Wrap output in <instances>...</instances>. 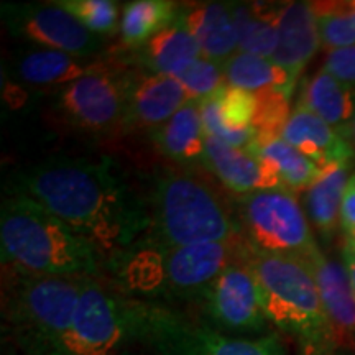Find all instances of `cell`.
I'll use <instances>...</instances> for the list:
<instances>
[{
    "instance_id": "6da1fadb",
    "label": "cell",
    "mask_w": 355,
    "mask_h": 355,
    "mask_svg": "<svg viewBox=\"0 0 355 355\" xmlns=\"http://www.w3.org/2000/svg\"><path fill=\"white\" fill-rule=\"evenodd\" d=\"M7 191L25 194L99 248L105 261L141 241L148 204L109 157H53L15 173Z\"/></svg>"
},
{
    "instance_id": "7a4b0ae2",
    "label": "cell",
    "mask_w": 355,
    "mask_h": 355,
    "mask_svg": "<svg viewBox=\"0 0 355 355\" xmlns=\"http://www.w3.org/2000/svg\"><path fill=\"white\" fill-rule=\"evenodd\" d=\"M2 266L26 275L102 278L105 257L87 239L25 194L6 191L0 209Z\"/></svg>"
},
{
    "instance_id": "3957f363",
    "label": "cell",
    "mask_w": 355,
    "mask_h": 355,
    "mask_svg": "<svg viewBox=\"0 0 355 355\" xmlns=\"http://www.w3.org/2000/svg\"><path fill=\"white\" fill-rule=\"evenodd\" d=\"M247 248L243 237L230 242L157 247L137 243L110 260L112 283L123 293L152 303H198L211 283Z\"/></svg>"
},
{
    "instance_id": "277c9868",
    "label": "cell",
    "mask_w": 355,
    "mask_h": 355,
    "mask_svg": "<svg viewBox=\"0 0 355 355\" xmlns=\"http://www.w3.org/2000/svg\"><path fill=\"white\" fill-rule=\"evenodd\" d=\"M148 217V230L139 242L146 245H196L243 237L227 204L202 178L188 171L155 173Z\"/></svg>"
},
{
    "instance_id": "5b68a950",
    "label": "cell",
    "mask_w": 355,
    "mask_h": 355,
    "mask_svg": "<svg viewBox=\"0 0 355 355\" xmlns=\"http://www.w3.org/2000/svg\"><path fill=\"white\" fill-rule=\"evenodd\" d=\"M245 261L259 285L268 322L291 336L301 355H332L336 332L308 265L300 259L261 254L247 243Z\"/></svg>"
},
{
    "instance_id": "8992f818",
    "label": "cell",
    "mask_w": 355,
    "mask_h": 355,
    "mask_svg": "<svg viewBox=\"0 0 355 355\" xmlns=\"http://www.w3.org/2000/svg\"><path fill=\"white\" fill-rule=\"evenodd\" d=\"M2 268L3 337L20 355H51L71 326L86 278L38 277Z\"/></svg>"
},
{
    "instance_id": "52a82bcc",
    "label": "cell",
    "mask_w": 355,
    "mask_h": 355,
    "mask_svg": "<svg viewBox=\"0 0 355 355\" xmlns=\"http://www.w3.org/2000/svg\"><path fill=\"white\" fill-rule=\"evenodd\" d=\"M145 301L112 282L86 278L71 326L51 355H125L139 344Z\"/></svg>"
},
{
    "instance_id": "ba28073f",
    "label": "cell",
    "mask_w": 355,
    "mask_h": 355,
    "mask_svg": "<svg viewBox=\"0 0 355 355\" xmlns=\"http://www.w3.org/2000/svg\"><path fill=\"white\" fill-rule=\"evenodd\" d=\"M139 344L153 355H288L275 332L257 337L227 336L207 322L193 321L166 304L145 301Z\"/></svg>"
},
{
    "instance_id": "9c48e42d",
    "label": "cell",
    "mask_w": 355,
    "mask_h": 355,
    "mask_svg": "<svg viewBox=\"0 0 355 355\" xmlns=\"http://www.w3.org/2000/svg\"><path fill=\"white\" fill-rule=\"evenodd\" d=\"M133 73L121 61L101 60L96 69L56 92L58 115L84 133L123 132Z\"/></svg>"
},
{
    "instance_id": "30bf717a",
    "label": "cell",
    "mask_w": 355,
    "mask_h": 355,
    "mask_svg": "<svg viewBox=\"0 0 355 355\" xmlns=\"http://www.w3.org/2000/svg\"><path fill=\"white\" fill-rule=\"evenodd\" d=\"M237 220L248 245L261 254L303 260L318 248L298 199L285 188L237 198Z\"/></svg>"
},
{
    "instance_id": "8fae6325",
    "label": "cell",
    "mask_w": 355,
    "mask_h": 355,
    "mask_svg": "<svg viewBox=\"0 0 355 355\" xmlns=\"http://www.w3.org/2000/svg\"><path fill=\"white\" fill-rule=\"evenodd\" d=\"M2 20L12 37L37 48L87 60H94L104 50V38L55 2L2 3Z\"/></svg>"
},
{
    "instance_id": "7c38bea8",
    "label": "cell",
    "mask_w": 355,
    "mask_h": 355,
    "mask_svg": "<svg viewBox=\"0 0 355 355\" xmlns=\"http://www.w3.org/2000/svg\"><path fill=\"white\" fill-rule=\"evenodd\" d=\"M243 255L211 283L196 303L207 324L237 337L260 334L268 324L259 285Z\"/></svg>"
},
{
    "instance_id": "4fadbf2b",
    "label": "cell",
    "mask_w": 355,
    "mask_h": 355,
    "mask_svg": "<svg viewBox=\"0 0 355 355\" xmlns=\"http://www.w3.org/2000/svg\"><path fill=\"white\" fill-rule=\"evenodd\" d=\"M189 102L184 87L173 76L135 71L128 92L125 130L155 132Z\"/></svg>"
},
{
    "instance_id": "5bb4252c",
    "label": "cell",
    "mask_w": 355,
    "mask_h": 355,
    "mask_svg": "<svg viewBox=\"0 0 355 355\" xmlns=\"http://www.w3.org/2000/svg\"><path fill=\"white\" fill-rule=\"evenodd\" d=\"M303 261L316 282L339 349L352 347L355 337V291L344 263L326 257L319 247L304 257Z\"/></svg>"
},
{
    "instance_id": "9a60e30c",
    "label": "cell",
    "mask_w": 355,
    "mask_h": 355,
    "mask_svg": "<svg viewBox=\"0 0 355 355\" xmlns=\"http://www.w3.org/2000/svg\"><path fill=\"white\" fill-rule=\"evenodd\" d=\"M321 44L311 2H283L278 19V44L270 60L285 71L295 87Z\"/></svg>"
},
{
    "instance_id": "2e32d148",
    "label": "cell",
    "mask_w": 355,
    "mask_h": 355,
    "mask_svg": "<svg viewBox=\"0 0 355 355\" xmlns=\"http://www.w3.org/2000/svg\"><path fill=\"white\" fill-rule=\"evenodd\" d=\"M202 163L237 198L283 188L277 175L247 148H237L214 137H206Z\"/></svg>"
},
{
    "instance_id": "e0dca14e",
    "label": "cell",
    "mask_w": 355,
    "mask_h": 355,
    "mask_svg": "<svg viewBox=\"0 0 355 355\" xmlns=\"http://www.w3.org/2000/svg\"><path fill=\"white\" fill-rule=\"evenodd\" d=\"M282 139L295 146L306 158L319 168L334 163H350L354 159V146L336 128L319 119L304 105L296 104L291 110Z\"/></svg>"
},
{
    "instance_id": "ac0fdd59",
    "label": "cell",
    "mask_w": 355,
    "mask_h": 355,
    "mask_svg": "<svg viewBox=\"0 0 355 355\" xmlns=\"http://www.w3.org/2000/svg\"><path fill=\"white\" fill-rule=\"evenodd\" d=\"M102 58H78L68 53L46 50V48H26L12 60V74L20 83L32 87H61L78 81L97 68Z\"/></svg>"
},
{
    "instance_id": "d6986e66",
    "label": "cell",
    "mask_w": 355,
    "mask_h": 355,
    "mask_svg": "<svg viewBox=\"0 0 355 355\" xmlns=\"http://www.w3.org/2000/svg\"><path fill=\"white\" fill-rule=\"evenodd\" d=\"M180 19L196 38L204 58L224 64L239 51L230 2L183 3Z\"/></svg>"
},
{
    "instance_id": "ffe728a7",
    "label": "cell",
    "mask_w": 355,
    "mask_h": 355,
    "mask_svg": "<svg viewBox=\"0 0 355 355\" xmlns=\"http://www.w3.org/2000/svg\"><path fill=\"white\" fill-rule=\"evenodd\" d=\"M201 56L196 38L181 19L135 50V60L141 66V71L173 78L181 76Z\"/></svg>"
},
{
    "instance_id": "44dd1931",
    "label": "cell",
    "mask_w": 355,
    "mask_h": 355,
    "mask_svg": "<svg viewBox=\"0 0 355 355\" xmlns=\"http://www.w3.org/2000/svg\"><path fill=\"white\" fill-rule=\"evenodd\" d=\"M298 104L304 105L332 128H336L344 139L350 140V128L355 115V91L336 79L326 69H319L304 83Z\"/></svg>"
},
{
    "instance_id": "7402d4cb",
    "label": "cell",
    "mask_w": 355,
    "mask_h": 355,
    "mask_svg": "<svg viewBox=\"0 0 355 355\" xmlns=\"http://www.w3.org/2000/svg\"><path fill=\"white\" fill-rule=\"evenodd\" d=\"M150 135L159 152L173 162H202L207 135L204 132L199 102L189 101Z\"/></svg>"
},
{
    "instance_id": "603a6c76",
    "label": "cell",
    "mask_w": 355,
    "mask_h": 355,
    "mask_svg": "<svg viewBox=\"0 0 355 355\" xmlns=\"http://www.w3.org/2000/svg\"><path fill=\"white\" fill-rule=\"evenodd\" d=\"M350 163H334L321 168L313 184L306 189V207L314 227L326 241L334 237L340 224V207L350 181Z\"/></svg>"
},
{
    "instance_id": "cb8c5ba5",
    "label": "cell",
    "mask_w": 355,
    "mask_h": 355,
    "mask_svg": "<svg viewBox=\"0 0 355 355\" xmlns=\"http://www.w3.org/2000/svg\"><path fill=\"white\" fill-rule=\"evenodd\" d=\"M239 51L272 58L278 44V19L283 3L230 2Z\"/></svg>"
},
{
    "instance_id": "d4e9b609",
    "label": "cell",
    "mask_w": 355,
    "mask_h": 355,
    "mask_svg": "<svg viewBox=\"0 0 355 355\" xmlns=\"http://www.w3.org/2000/svg\"><path fill=\"white\" fill-rule=\"evenodd\" d=\"M183 3L171 0H133L123 3L121 15L122 48L139 50L150 38L180 19Z\"/></svg>"
},
{
    "instance_id": "484cf974",
    "label": "cell",
    "mask_w": 355,
    "mask_h": 355,
    "mask_svg": "<svg viewBox=\"0 0 355 355\" xmlns=\"http://www.w3.org/2000/svg\"><path fill=\"white\" fill-rule=\"evenodd\" d=\"M247 150L268 166L277 175L283 188L291 193L308 189L321 173V168L316 163L306 158L282 137L254 140Z\"/></svg>"
},
{
    "instance_id": "4316f807",
    "label": "cell",
    "mask_w": 355,
    "mask_h": 355,
    "mask_svg": "<svg viewBox=\"0 0 355 355\" xmlns=\"http://www.w3.org/2000/svg\"><path fill=\"white\" fill-rule=\"evenodd\" d=\"M224 76L227 86L243 89L248 92H259L265 89H279L293 96V86L288 74L268 58L237 51L224 63Z\"/></svg>"
},
{
    "instance_id": "83f0119b",
    "label": "cell",
    "mask_w": 355,
    "mask_h": 355,
    "mask_svg": "<svg viewBox=\"0 0 355 355\" xmlns=\"http://www.w3.org/2000/svg\"><path fill=\"white\" fill-rule=\"evenodd\" d=\"M318 20L321 43L327 50L355 44V0L311 2Z\"/></svg>"
},
{
    "instance_id": "f1b7e54d",
    "label": "cell",
    "mask_w": 355,
    "mask_h": 355,
    "mask_svg": "<svg viewBox=\"0 0 355 355\" xmlns=\"http://www.w3.org/2000/svg\"><path fill=\"white\" fill-rule=\"evenodd\" d=\"M257 114L252 123L255 140H268L282 137L288 119H290L291 97L279 89H265L255 92Z\"/></svg>"
},
{
    "instance_id": "f546056e",
    "label": "cell",
    "mask_w": 355,
    "mask_h": 355,
    "mask_svg": "<svg viewBox=\"0 0 355 355\" xmlns=\"http://www.w3.org/2000/svg\"><path fill=\"white\" fill-rule=\"evenodd\" d=\"M81 24L99 37H112L119 33V3L112 0H55Z\"/></svg>"
},
{
    "instance_id": "4dcf8cb0",
    "label": "cell",
    "mask_w": 355,
    "mask_h": 355,
    "mask_svg": "<svg viewBox=\"0 0 355 355\" xmlns=\"http://www.w3.org/2000/svg\"><path fill=\"white\" fill-rule=\"evenodd\" d=\"M184 87L189 101H204L216 96L225 86L224 64L209 58H198L181 76L176 78Z\"/></svg>"
},
{
    "instance_id": "1f68e13d",
    "label": "cell",
    "mask_w": 355,
    "mask_h": 355,
    "mask_svg": "<svg viewBox=\"0 0 355 355\" xmlns=\"http://www.w3.org/2000/svg\"><path fill=\"white\" fill-rule=\"evenodd\" d=\"M324 69L355 91V44L327 51Z\"/></svg>"
},
{
    "instance_id": "d6a6232c",
    "label": "cell",
    "mask_w": 355,
    "mask_h": 355,
    "mask_svg": "<svg viewBox=\"0 0 355 355\" xmlns=\"http://www.w3.org/2000/svg\"><path fill=\"white\" fill-rule=\"evenodd\" d=\"M340 227L345 237L355 241V175L350 178L344 193L343 207H340Z\"/></svg>"
},
{
    "instance_id": "836d02e7",
    "label": "cell",
    "mask_w": 355,
    "mask_h": 355,
    "mask_svg": "<svg viewBox=\"0 0 355 355\" xmlns=\"http://www.w3.org/2000/svg\"><path fill=\"white\" fill-rule=\"evenodd\" d=\"M343 263L347 270L349 279L352 283V288L355 291V241L354 239L345 237L344 245H343Z\"/></svg>"
},
{
    "instance_id": "e575fe53",
    "label": "cell",
    "mask_w": 355,
    "mask_h": 355,
    "mask_svg": "<svg viewBox=\"0 0 355 355\" xmlns=\"http://www.w3.org/2000/svg\"><path fill=\"white\" fill-rule=\"evenodd\" d=\"M350 140H352L355 145V115H354V121H352V128H350Z\"/></svg>"
},
{
    "instance_id": "d590c367",
    "label": "cell",
    "mask_w": 355,
    "mask_h": 355,
    "mask_svg": "<svg viewBox=\"0 0 355 355\" xmlns=\"http://www.w3.org/2000/svg\"><path fill=\"white\" fill-rule=\"evenodd\" d=\"M10 355H13V354H10Z\"/></svg>"
}]
</instances>
